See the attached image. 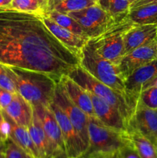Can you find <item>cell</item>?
<instances>
[{
  "label": "cell",
  "mask_w": 157,
  "mask_h": 158,
  "mask_svg": "<svg viewBox=\"0 0 157 158\" xmlns=\"http://www.w3.org/2000/svg\"><path fill=\"white\" fill-rule=\"evenodd\" d=\"M67 15L79 24L85 35L89 39L101 35L114 23L119 22L113 19L98 4L76 12H69Z\"/></svg>",
  "instance_id": "cell-7"
},
{
  "label": "cell",
  "mask_w": 157,
  "mask_h": 158,
  "mask_svg": "<svg viewBox=\"0 0 157 158\" xmlns=\"http://www.w3.org/2000/svg\"><path fill=\"white\" fill-rule=\"evenodd\" d=\"M127 18L137 25L157 24V3L131 8Z\"/></svg>",
  "instance_id": "cell-21"
},
{
  "label": "cell",
  "mask_w": 157,
  "mask_h": 158,
  "mask_svg": "<svg viewBox=\"0 0 157 158\" xmlns=\"http://www.w3.org/2000/svg\"><path fill=\"white\" fill-rule=\"evenodd\" d=\"M137 0H129V2H130V6L132 4H133L134 2H136Z\"/></svg>",
  "instance_id": "cell-41"
},
{
  "label": "cell",
  "mask_w": 157,
  "mask_h": 158,
  "mask_svg": "<svg viewBox=\"0 0 157 158\" xmlns=\"http://www.w3.org/2000/svg\"><path fill=\"white\" fill-rule=\"evenodd\" d=\"M32 140L38 150L40 158H52L55 155V151L43 130L39 119L33 109V117L28 127Z\"/></svg>",
  "instance_id": "cell-20"
},
{
  "label": "cell",
  "mask_w": 157,
  "mask_h": 158,
  "mask_svg": "<svg viewBox=\"0 0 157 158\" xmlns=\"http://www.w3.org/2000/svg\"><path fill=\"white\" fill-rule=\"evenodd\" d=\"M5 120L9 125V137L12 139L17 145L30 154L33 158H40L38 150L35 148L32 140L28 127L20 126L12 120L2 110Z\"/></svg>",
  "instance_id": "cell-18"
},
{
  "label": "cell",
  "mask_w": 157,
  "mask_h": 158,
  "mask_svg": "<svg viewBox=\"0 0 157 158\" xmlns=\"http://www.w3.org/2000/svg\"><path fill=\"white\" fill-rule=\"evenodd\" d=\"M157 77V59L141 66L125 80L128 96L138 100L139 95L147 83Z\"/></svg>",
  "instance_id": "cell-14"
},
{
  "label": "cell",
  "mask_w": 157,
  "mask_h": 158,
  "mask_svg": "<svg viewBox=\"0 0 157 158\" xmlns=\"http://www.w3.org/2000/svg\"><path fill=\"white\" fill-rule=\"evenodd\" d=\"M88 158H111V156L108 154H94Z\"/></svg>",
  "instance_id": "cell-35"
},
{
  "label": "cell",
  "mask_w": 157,
  "mask_h": 158,
  "mask_svg": "<svg viewBox=\"0 0 157 158\" xmlns=\"http://www.w3.org/2000/svg\"><path fill=\"white\" fill-rule=\"evenodd\" d=\"M89 148L82 158H88L94 154H111L132 143L128 133L109 128L96 117H89Z\"/></svg>",
  "instance_id": "cell-5"
},
{
  "label": "cell",
  "mask_w": 157,
  "mask_h": 158,
  "mask_svg": "<svg viewBox=\"0 0 157 158\" xmlns=\"http://www.w3.org/2000/svg\"><path fill=\"white\" fill-rule=\"evenodd\" d=\"M0 158H5L4 148H3V143L0 144Z\"/></svg>",
  "instance_id": "cell-38"
},
{
  "label": "cell",
  "mask_w": 157,
  "mask_h": 158,
  "mask_svg": "<svg viewBox=\"0 0 157 158\" xmlns=\"http://www.w3.org/2000/svg\"><path fill=\"white\" fill-rule=\"evenodd\" d=\"M157 59V39L125 54L119 69L124 80L135 70Z\"/></svg>",
  "instance_id": "cell-10"
},
{
  "label": "cell",
  "mask_w": 157,
  "mask_h": 158,
  "mask_svg": "<svg viewBox=\"0 0 157 158\" xmlns=\"http://www.w3.org/2000/svg\"><path fill=\"white\" fill-rule=\"evenodd\" d=\"M89 93L92 100L94 112L96 118L108 127L112 128L119 132L128 133L129 131L128 123L121 113L116 108L106 103L100 97H97L92 93Z\"/></svg>",
  "instance_id": "cell-12"
},
{
  "label": "cell",
  "mask_w": 157,
  "mask_h": 158,
  "mask_svg": "<svg viewBox=\"0 0 157 158\" xmlns=\"http://www.w3.org/2000/svg\"><path fill=\"white\" fill-rule=\"evenodd\" d=\"M49 107L61 129L67 157H81L86 149L69 117L53 100Z\"/></svg>",
  "instance_id": "cell-9"
},
{
  "label": "cell",
  "mask_w": 157,
  "mask_h": 158,
  "mask_svg": "<svg viewBox=\"0 0 157 158\" xmlns=\"http://www.w3.org/2000/svg\"><path fill=\"white\" fill-rule=\"evenodd\" d=\"M121 158H141L139 153L134 148L132 143L126 145L119 151Z\"/></svg>",
  "instance_id": "cell-30"
},
{
  "label": "cell",
  "mask_w": 157,
  "mask_h": 158,
  "mask_svg": "<svg viewBox=\"0 0 157 158\" xmlns=\"http://www.w3.org/2000/svg\"><path fill=\"white\" fill-rule=\"evenodd\" d=\"M67 158H82V157H67Z\"/></svg>",
  "instance_id": "cell-43"
},
{
  "label": "cell",
  "mask_w": 157,
  "mask_h": 158,
  "mask_svg": "<svg viewBox=\"0 0 157 158\" xmlns=\"http://www.w3.org/2000/svg\"><path fill=\"white\" fill-rule=\"evenodd\" d=\"M138 103L146 107L157 110V87L151 86L141 91Z\"/></svg>",
  "instance_id": "cell-27"
},
{
  "label": "cell",
  "mask_w": 157,
  "mask_h": 158,
  "mask_svg": "<svg viewBox=\"0 0 157 158\" xmlns=\"http://www.w3.org/2000/svg\"><path fill=\"white\" fill-rule=\"evenodd\" d=\"M149 3H157V0H137V1L135 2L133 4L131 5L130 9L131 8H134V7H137V6H143V5L149 4Z\"/></svg>",
  "instance_id": "cell-34"
},
{
  "label": "cell",
  "mask_w": 157,
  "mask_h": 158,
  "mask_svg": "<svg viewBox=\"0 0 157 158\" xmlns=\"http://www.w3.org/2000/svg\"><path fill=\"white\" fill-rule=\"evenodd\" d=\"M97 4L115 21L126 18L130 9L129 0H97Z\"/></svg>",
  "instance_id": "cell-22"
},
{
  "label": "cell",
  "mask_w": 157,
  "mask_h": 158,
  "mask_svg": "<svg viewBox=\"0 0 157 158\" xmlns=\"http://www.w3.org/2000/svg\"><path fill=\"white\" fill-rule=\"evenodd\" d=\"M134 24L126 17L114 23L103 33L89 40V43L101 56L118 66L124 56V35Z\"/></svg>",
  "instance_id": "cell-6"
},
{
  "label": "cell",
  "mask_w": 157,
  "mask_h": 158,
  "mask_svg": "<svg viewBox=\"0 0 157 158\" xmlns=\"http://www.w3.org/2000/svg\"><path fill=\"white\" fill-rule=\"evenodd\" d=\"M0 88L6 89L13 94L17 93L13 80L8 73L5 66L2 64H0Z\"/></svg>",
  "instance_id": "cell-29"
},
{
  "label": "cell",
  "mask_w": 157,
  "mask_h": 158,
  "mask_svg": "<svg viewBox=\"0 0 157 158\" xmlns=\"http://www.w3.org/2000/svg\"><path fill=\"white\" fill-rule=\"evenodd\" d=\"M1 143H2V142H1V140H0V144H1Z\"/></svg>",
  "instance_id": "cell-44"
},
{
  "label": "cell",
  "mask_w": 157,
  "mask_h": 158,
  "mask_svg": "<svg viewBox=\"0 0 157 158\" xmlns=\"http://www.w3.org/2000/svg\"><path fill=\"white\" fill-rule=\"evenodd\" d=\"M62 1H64V0H46V13H47V12L53 10V9H55V6H56L58 3L62 2Z\"/></svg>",
  "instance_id": "cell-33"
},
{
  "label": "cell",
  "mask_w": 157,
  "mask_h": 158,
  "mask_svg": "<svg viewBox=\"0 0 157 158\" xmlns=\"http://www.w3.org/2000/svg\"><path fill=\"white\" fill-rule=\"evenodd\" d=\"M58 83L69 99L89 117L95 118L93 105L89 93L69 76H63Z\"/></svg>",
  "instance_id": "cell-15"
},
{
  "label": "cell",
  "mask_w": 157,
  "mask_h": 158,
  "mask_svg": "<svg viewBox=\"0 0 157 158\" xmlns=\"http://www.w3.org/2000/svg\"><path fill=\"white\" fill-rule=\"evenodd\" d=\"M5 67L15 83L16 92L32 106L50 105L58 82L43 73L6 66Z\"/></svg>",
  "instance_id": "cell-2"
},
{
  "label": "cell",
  "mask_w": 157,
  "mask_h": 158,
  "mask_svg": "<svg viewBox=\"0 0 157 158\" xmlns=\"http://www.w3.org/2000/svg\"><path fill=\"white\" fill-rule=\"evenodd\" d=\"M79 66L99 81L127 95L125 80L122 77L119 66L101 56L89 42L82 49Z\"/></svg>",
  "instance_id": "cell-4"
},
{
  "label": "cell",
  "mask_w": 157,
  "mask_h": 158,
  "mask_svg": "<svg viewBox=\"0 0 157 158\" xmlns=\"http://www.w3.org/2000/svg\"><path fill=\"white\" fill-rule=\"evenodd\" d=\"M68 76L85 89L116 108L129 123L138 103L137 99L121 94L99 81L80 66L74 68Z\"/></svg>",
  "instance_id": "cell-3"
},
{
  "label": "cell",
  "mask_w": 157,
  "mask_h": 158,
  "mask_svg": "<svg viewBox=\"0 0 157 158\" xmlns=\"http://www.w3.org/2000/svg\"><path fill=\"white\" fill-rule=\"evenodd\" d=\"M9 8L20 12L36 13L42 15L46 12L45 5L42 0H12Z\"/></svg>",
  "instance_id": "cell-25"
},
{
  "label": "cell",
  "mask_w": 157,
  "mask_h": 158,
  "mask_svg": "<svg viewBox=\"0 0 157 158\" xmlns=\"http://www.w3.org/2000/svg\"><path fill=\"white\" fill-rule=\"evenodd\" d=\"M44 15L49 17L61 27L68 29L73 33L86 36L79 24L73 18L69 16L67 14L61 13L55 10H52L46 13Z\"/></svg>",
  "instance_id": "cell-24"
},
{
  "label": "cell",
  "mask_w": 157,
  "mask_h": 158,
  "mask_svg": "<svg viewBox=\"0 0 157 158\" xmlns=\"http://www.w3.org/2000/svg\"><path fill=\"white\" fill-rule=\"evenodd\" d=\"M3 148L5 158H33L9 137L3 143Z\"/></svg>",
  "instance_id": "cell-28"
},
{
  "label": "cell",
  "mask_w": 157,
  "mask_h": 158,
  "mask_svg": "<svg viewBox=\"0 0 157 158\" xmlns=\"http://www.w3.org/2000/svg\"><path fill=\"white\" fill-rule=\"evenodd\" d=\"M13 93L0 88V110H4L12 102L14 97Z\"/></svg>",
  "instance_id": "cell-31"
},
{
  "label": "cell",
  "mask_w": 157,
  "mask_h": 158,
  "mask_svg": "<svg viewBox=\"0 0 157 158\" xmlns=\"http://www.w3.org/2000/svg\"><path fill=\"white\" fill-rule=\"evenodd\" d=\"M53 101L66 113L87 150L89 144V117L68 97L59 83L57 84Z\"/></svg>",
  "instance_id": "cell-8"
},
{
  "label": "cell",
  "mask_w": 157,
  "mask_h": 158,
  "mask_svg": "<svg viewBox=\"0 0 157 158\" xmlns=\"http://www.w3.org/2000/svg\"><path fill=\"white\" fill-rule=\"evenodd\" d=\"M151 86H155V87H157V77H155L154 80H152V81L149 82V83H147V84L146 85V86H144V88H143V89H146V88H149V87H151ZM142 90V91H143Z\"/></svg>",
  "instance_id": "cell-36"
},
{
  "label": "cell",
  "mask_w": 157,
  "mask_h": 158,
  "mask_svg": "<svg viewBox=\"0 0 157 158\" xmlns=\"http://www.w3.org/2000/svg\"><path fill=\"white\" fill-rule=\"evenodd\" d=\"M46 0H42V2L44 3V5H45V9H46ZM45 13H46V12H45Z\"/></svg>",
  "instance_id": "cell-42"
},
{
  "label": "cell",
  "mask_w": 157,
  "mask_h": 158,
  "mask_svg": "<svg viewBox=\"0 0 157 158\" xmlns=\"http://www.w3.org/2000/svg\"><path fill=\"white\" fill-rule=\"evenodd\" d=\"M42 19L46 27L53 34L54 36L68 49L79 56L80 58L82 49L87 44L90 39L85 35H77L61 27L46 15H42Z\"/></svg>",
  "instance_id": "cell-16"
},
{
  "label": "cell",
  "mask_w": 157,
  "mask_h": 158,
  "mask_svg": "<svg viewBox=\"0 0 157 158\" xmlns=\"http://www.w3.org/2000/svg\"><path fill=\"white\" fill-rule=\"evenodd\" d=\"M97 4V0H64L58 3L53 10L64 14L82 10Z\"/></svg>",
  "instance_id": "cell-26"
},
{
  "label": "cell",
  "mask_w": 157,
  "mask_h": 158,
  "mask_svg": "<svg viewBox=\"0 0 157 158\" xmlns=\"http://www.w3.org/2000/svg\"><path fill=\"white\" fill-rule=\"evenodd\" d=\"M12 0H0V8H9Z\"/></svg>",
  "instance_id": "cell-37"
},
{
  "label": "cell",
  "mask_w": 157,
  "mask_h": 158,
  "mask_svg": "<svg viewBox=\"0 0 157 158\" xmlns=\"http://www.w3.org/2000/svg\"><path fill=\"white\" fill-rule=\"evenodd\" d=\"M111 158H121L120 157L119 154V151H116L115 153H112V154H110Z\"/></svg>",
  "instance_id": "cell-40"
},
{
  "label": "cell",
  "mask_w": 157,
  "mask_h": 158,
  "mask_svg": "<svg viewBox=\"0 0 157 158\" xmlns=\"http://www.w3.org/2000/svg\"><path fill=\"white\" fill-rule=\"evenodd\" d=\"M33 109L41 122L43 130L55 151V155L61 153H66L61 129L49 106L39 105L33 106Z\"/></svg>",
  "instance_id": "cell-13"
},
{
  "label": "cell",
  "mask_w": 157,
  "mask_h": 158,
  "mask_svg": "<svg viewBox=\"0 0 157 158\" xmlns=\"http://www.w3.org/2000/svg\"><path fill=\"white\" fill-rule=\"evenodd\" d=\"M52 158H67V156H66V153H61V154H58L55 155Z\"/></svg>",
  "instance_id": "cell-39"
},
{
  "label": "cell",
  "mask_w": 157,
  "mask_h": 158,
  "mask_svg": "<svg viewBox=\"0 0 157 158\" xmlns=\"http://www.w3.org/2000/svg\"><path fill=\"white\" fill-rule=\"evenodd\" d=\"M8 137H9V125L5 120L2 110H0V140L2 143H4Z\"/></svg>",
  "instance_id": "cell-32"
},
{
  "label": "cell",
  "mask_w": 157,
  "mask_h": 158,
  "mask_svg": "<svg viewBox=\"0 0 157 158\" xmlns=\"http://www.w3.org/2000/svg\"><path fill=\"white\" fill-rule=\"evenodd\" d=\"M79 62L46 27L42 15L0 8V64L43 73L58 83Z\"/></svg>",
  "instance_id": "cell-1"
},
{
  "label": "cell",
  "mask_w": 157,
  "mask_h": 158,
  "mask_svg": "<svg viewBox=\"0 0 157 158\" xmlns=\"http://www.w3.org/2000/svg\"><path fill=\"white\" fill-rule=\"evenodd\" d=\"M3 111L17 124L25 127L29 126L33 117V106L18 93L14 94L10 104Z\"/></svg>",
  "instance_id": "cell-19"
},
{
  "label": "cell",
  "mask_w": 157,
  "mask_h": 158,
  "mask_svg": "<svg viewBox=\"0 0 157 158\" xmlns=\"http://www.w3.org/2000/svg\"><path fill=\"white\" fill-rule=\"evenodd\" d=\"M128 126L129 129L138 131L157 148V110L137 103Z\"/></svg>",
  "instance_id": "cell-11"
},
{
  "label": "cell",
  "mask_w": 157,
  "mask_h": 158,
  "mask_svg": "<svg viewBox=\"0 0 157 158\" xmlns=\"http://www.w3.org/2000/svg\"><path fill=\"white\" fill-rule=\"evenodd\" d=\"M157 39V24H134L124 35V55Z\"/></svg>",
  "instance_id": "cell-17"
},
{
  "label": "cell",
  "mask_w": 157,
  "mask_h": 158,
  "mask_svg": "<svg viewBox=\"0 0 157 158\" xmlns=\"http://www.w3.org/2000/svg\"><path fill=\"white\" fill-rule=\"evenodd\" d=\"M128 134L141 158H157V148L148 139L133 129H129Z\"/></svg>",
  "instance_id": "cell-23"
}]
</instances>
